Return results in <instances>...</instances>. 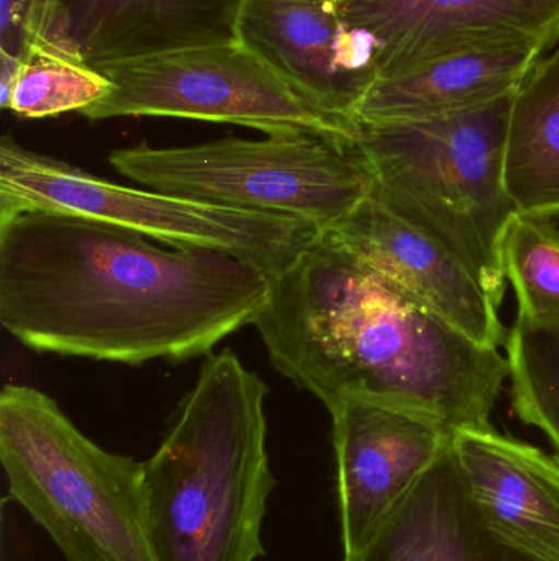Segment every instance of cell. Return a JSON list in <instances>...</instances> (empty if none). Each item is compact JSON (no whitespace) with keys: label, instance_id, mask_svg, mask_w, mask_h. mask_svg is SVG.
<instances>
[{"label":"cell","instance_id":"5b68a950","mask_svg":"<svg viewBox=\"0 0 559 561\" xmlns=\"http://www.w3.org/2000/svg\"><path fill=\"white\" fill-rule=\"evenodd\" d=\"M0 460L65 561H158L143 461L98 447L45 392H0Z\"/></svg>","mask_w":559,"mask_h":561},{"label":"cell","instance_id":"9a60e30c","mask_svg":"<svg viewBox=\"0 0 559 561\" xmlns=\"http://www.w3.org/2000/svg\"><path fill=\"white\" fill-rule=\"evenodd\" d=\"M343 561H541L499 539L473 504L453 437L422 477Z\"/></svg>","mask_w":559,"mask_h":561},{"label":"cell","instance_id":"603a6c76","mask_svg":"<svg viewBox=\"0 0 559 561\" xmlns=\"http://www.w3.org/2000/svg\"><path fill=\"white\" fill-rule=\"evenodd\" d=\"M331 2H341V0H331Z\"/></svg>","mask_w":559,"mask_h":561},{"label":"cell","instance_id":"7c38bea8","mask_svg":"<svg viewBox=\"0 0 559 561\" xmlns=\"http://www.w3.org/2000/svg\"><path fill=\"white\" fill-rule=\"evenodd\" d=\"M242 2L53 0L35 53H53L102 69L161 53L232 45L238 42Z\"/></svg>","mask_w":559,"mask_h":561},{"label":"cell","instance_id":"8992f818","mask_svg":"<svg viewBox=\"0 0 559 561\" xmlns=\"http://www.w3.org/2000/svg\"><path fill=\"white\" fill-rule=\"evenodd\" d=\"M117 173L150 190L331 229L370 196L354 140L315 134L222 138L189 147L148 144L108 154Z\"/></svg>","mask_w":559,"mask_h":561},{"label":"cell","instance_id":"44dd1931","mask_svg":"<svg viewBox=\"0 0 559 561\" xmlns=\"http://www.w3.org/2000/svg\"><path fill=\"white\" fill-rule=\"evenodd\" d=\"M53 0H0V51L32 56L42 43Z\"/></svg>","mask_w":559,"mask_h":561},{"label":"cell","instance_id":"7402d4cb","mask_svg":"<svg viewBox=\"0 0 559 561\" xmlns=\"http://www.w3.org/2000/svg\"><path fill=\"white\" fill-rule=\"evenodd\" d=\"M20 65H22V59L9 55V53L0 51V107L3 111H5L10 92H12L13 84H15Z\"/></svg>","mask_w":559,"mask_h":561},{"label":"cell","instance_id":"52a82bcc","mask_svg":"<svg viewBox=\"0 0 559 561\" xmlns=\"http://www.w3.org/2000/svg\"><path fill=\"white\" fill-rule=\"evenodd\" d=\"M22 210L74 214L163 245L225 253L258 266L271 278L286 272L321 233L292 217L121 186L3 137L0 219Z\"/></svg>","mask_w":559,"mask_h":561},{"label":"cell","instance_id":"30bf717a","mask_svg":"<svg viewBox=\"0 0 559 561\" xmlns=\"http://www.w3.org/2000/svg\"><path fill=\"white\" fill-rule=\"evenodd\" d=\"M334 424L337 500L345 556L357 552L452 440L414 412L363 399L327 409Z\"/></svg>","mask_w":559,"mask_h":561},{"label":"cell","instance_id":"d6986e66","mask_svg":"<svg viewBox=\"0 0 559 561\" xmlns=\"http://www.w3.org/2000/svg\"><path fill=\"white\" fill-rule=\"evenodd\" d=\"M502 268L514 286L519 316L559 322V233L547 219L515 214L502 239Z\"/></svg>","mask_w":559,"mask_h":561},{"label":"cell","instance_id":"9c48e42d","mask_svg":"<svg viewBox=\"0 0 559 561\" xmlns=\"http://www.w3.org/2000/svg\"><path fill=\"white\" fill-rule=\"evenodd\" d=\"M236 39L328 117L354 122L380 46L331 0H243Z\"/></svg>","mask_w":559,"mask_h":561},{"label":"cell","instance_id":"7a4b0ae2","mask_svg":"<svg viewBox=\"0 0 559 561\" xmlns=\"http://www.w3.org/2000/svg\"><path fill=\"white\" fill-rule=\"evenodd\" d=\"M271 365L330 408L343 399L491 431L508 358L459 332L330 230L281 275L255 322Z\"/></svg>","mask_w":559,"mask_h":561},{"label":"cell","instance_id":"ffe728a7","mask_svg":"<svg viewBox=\"0 0 559 561\" xmlns=\"http://www.w3.org/2000/svg\"><path fill=\"white\" fill-rule=\"evenodd\" d=\"M114 84L98 69L53 53L23 59L5 111L22 118L84 112L108 98Z\"/></svg>","mask_w":559,"mask_h":561},{"label":"cell","instance_id":"8fae6325","mask_svg":"<svg viewBox=\"0 0 559 561\" xmlns=\"http://www.w3.org/2000/svg\"><path fill=\"white\" fill-rule=\"evenodd\" d=\"M341 15L374 36L377 78L505 42H559V0H341Z\"/></svg>","mask_w":559,"mask_h":561},{"label":"cell","instance_id":"3957f363","mask_svg":"<svg viewBox=\"0 0 559 561\" xmlns=\"http://www.w3.org/2000/svg\"><path fill=\"white\" fill-rule=\"evenodd\" d=\"M268 386L235 353L209 356L171 417L147 477L158 561H256L276 486Z\"/></svg>","mask_w":559,"mask_h":561},{"label":"cell","instance_id":"6da1fadb","mask_svg":"<svg viewBox=\"0 0 559 561\" xmlns=\"http://www.w3.org/2000/svg\"><path fill=\"white\" fill-rule=\"evenodd\" d=\"M269 296L268 273L225 253L55 210L0 219V322L38 353L187 362L255 325Z\"/></svg>","mask_w":559,"mask_h":561},{"label":"cell","instance_id":"4fadbf2b","mask_svg":"<svg viewBox=\"0 0 559 561\" xmlns=\"http://www.w3.org/2000/svg\"><path fill=\"white\" fill-rule=\"evenodd\" d=\"M328 230L479 345L499 348L508 342L498 307L465 265L397 219L371 193Z\"/></svg>","mask_w":559,"mask_h":561},{"label":"cell","instance_id":"2e32d148","mask_svg":"<svg viewBox=\"0 0 559 561\" xmlns=\"http://www.w3.org/2000/svg\"><path fill=\"white\" fill-rule=\"evenodd\" d=\"M544 51L547 49L537 42L498 43L377 78L354 121H432L485 107L514 94Z\"/></svg>","mask_w":559,"mask_h":561},{"label":"cell","instance_id":"5bb4252c","mask_svg":"<svg viewBox=\"0 0 559 561\" xmlns=\"http://www.w3.org/2000/svg\"><path fill=\"white\" fill-rule=\"evenodd\" d=\"M453 448L486 526L534 559L559 561V460L494 428L456 431Z\"/></svg>","mask_w":559,"mask_h":561},{"label":"cell","instance_id":"ac0fdd59","mask_svg":"<svg viewBox=\"0 0 559 561\" xmlns=\"http://www.w3.org/2000/svg\"><path fill=\"white\" fill-rule=\"evenodd\" d=\"M505 346L515 414L540 428L559 455V322L517 316Z\"/></svg>","mask_w":559,"mask_h":561},{"label":"cell","instance_id":"ba28073f","mask_svg":"<svg viewBox=\"0 0 559 561\" xmlns=\"http://www.w3.org/2000/svg\"><path fill=\"white\" fill-rule=\"evenodd\" d=\"M98 71L114 89L82 112L92 122L171 117L242 125L266 135L354 137L357 122L312 107L238 42L144 56Z\"/></svg>","mask_w":559,"mask_h":561},{"label":"cell","instance_id":"e0dca14e","mask_svg":"<svg viewBox=\"0 0 559 561\" xmlns=\"http://www.w3.org/2000/svg\"><path fill=\"white\" fill-rule=\"evenodd\" d=\"M504 183L519 214L559 216V48L537 61L512 95Z\"/></svg>","mask_w":559,"mask_h":561},{"label":"cell","instance_id":"277c9868","mask_svg":"<svg viewBox=\"0 0 559 561\" xmlns=\"http://www.w3.org/2000/svg\"><path fill=\"white\" fill-rule=\"evenodd\" d=\"M512 95L432 121H354L371 196L459 260L498 309L502 239L517 214L504 183Z\"/></svg>","mask_w":559,"mask_h":561}]
</instances>
